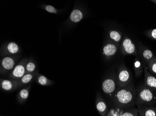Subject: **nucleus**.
<instances>
[{
  "label": "nucleus",
  "instance_id": "f257e3e1",
  "mask_svg": "<svg viewBox=\"0 0 156 116\" xmlns=\"http://www.w3.org/2000/svg\"><path fill=\"white\" fill-rule=\"evenodd\" d=\"M137 94V88L133 84L126 86H118L112 95V100L114 104L119 108H130L136 104Z\"/></svg>",
  "mask_w": 156,
  "mask_h": 116
},
{
  "label": "nucleus",
  "instance_id": "f03ea898",
  "mask_svg": "<svg viewBox=\"0 0 156 116\" xmlns=\"http://www.w3.org/2000/svg\"><path fill=\"white\" fill-rule=\"evenodd\" d=\"M136 105L144 104L147 106H152L156 103V91L145 85L137 88Z\"/></svg>",
  "mask_w": 156,
  "mask_h": 116
},
{
  "label": "nucleus",
  "instance_id": "7ed1b4c3",
  "mask_svg": "<svg viewBox=\"0 0 156 116\" xmlns=\"http://www.w3.org/2000/svg\"><path fill=\"white\" fill-rule=\"evenodd\" d=\"M120 51L123 55H133L138 56L136 47L132 40L127 37L124 36L122 39L120 47Z\"/></svg>",
  "mask_w": 156,
  "mask_h": 116
},
{
  "label": "nucleus",
  "instance_id": "20e7f679",
  "mask_svg": "<svg viewBox=\"0 0 156 116\" xmlns=\"http://www.w3.org/2000/svg\"><path fill=\"white\" fill-rule=\"evenodd\" d=\"M116 78L117 85L119 87L126 86L130 84L131 75L130 72L124 65H121L118 68Z\"/></svg>",
  "mask_w": 156,
  "mask_h": 116
},
{
  "label": "nucleus",
  "instance_id": "39448f33",
  "mask_svg": "<svg viewBox=\"0 0 156 116\" xmlns=\"http://www.w3.org/2000/svg\"><path fill=\"white\" fill-rule=\"evenodd\" d=\"M117 87V78H109L102 82V89L103 92L110 96H112Z\"/></svg>",
  "mask_w": 156,
  "mask_h": 116
},
{
  "label": "nucleus",
  "instance_id": "423d86ee",
  "mask_svg": "<svg viewBox=\"0 0 156 116\" xmlns=\"http://www.w3.org/2000/svg\"><path fill=\"white\" fill-rule=\"evenodd\" d=\"M143 66L144 72V84L148 88L152 89L156 91V77L151 74L148 70L147 65L144 61H141Z\"/></svg>",
  "mask_w": 156,
  "mask_h": 116
},
{
  "label": "nucleus",
  "instance_id": "0eeeda50",
  "mask_svg": "<svg viewBox=\"0 0 156 116\" xmlns=\"http://www.w3.org/2000/svg\"><path fill=\"white\" fill-rule=\"evenodd\" d=\"M26 65L24 63H21L15 66L9 75V77L17 81L21 79L26 74Z\"/></svg>",
  "mask_w": 156,
  "mask_h": 116
},
{
  "label": "nucleus",
  "instance_id": "6e6552de",
  "mask_svg": "<svg viewBox=\"0 0 156 116\" xmlns=\"http://www.w3.org/2000/svg\"><path fill=\"white\" fill-rule=\"evenodd\" d=\"M118 50V44L109 42L106 44L102 49L103 55L108 59H110L115 55Z\"/></svg>",
  "mask_w": 156,
  "mask_h": 116
},
{
  "label": "nucleus",
  "instance_id": "1a4fd4ad",
  "mask_svg": "<svg viewBox=\"0 0 156 116\" xmlns=\"http://www.w3.org/2000/svg\"><path fill=\"white\" fill-rule=\"evenodd\" d=\"M139 53L142 61H144L147 65L155 57L153 52L150 49L142 45L139 46Z\"/></svg>",
  "mask_w": 156,
  "mask_h": 116
},
{
  "label": "nucleus",
  "instance_id": "9d476101",
  "mask_svg": "<svg viewBox=\"0 0 156 116\" xmlns=\"http://www.w3.org/2000/svg\"><path fill=\"white\" fill-rule=\"evenodd\" d=\"M139 115L143 116H156V107L144 104H137Z\"/></svg>",
  "mask_w": 156,
  "mask_h": 116
},
{
  "label": "nucleus",
  "instance_id": "9b49d317",
  "mask_svg": "<svg viewBox=\"0 0 156 116\" xmlns=\"http://www.w3.org/2000/svg\"><path fill=\"white\" fill-rule=\"evenodd\" d=\"M96 108L98 113L101 116H106L108 112V108L102 97L98 95L96 100Z\"/></svg>",
  "mask_w": 156,
  "mask_h": 116
},
{
  "label": "nucleus",
  "instance_id": "f8f14e48",
  "mask_svg": "<svg viewBox=\"0 0 156 116\" xmlns=\"http://www.w3.org/2000/svg\"><path fill=\"white\" fill-rule=\"evenodd\" d=\"M18 82L16 80L2 79L1 82V88L5 91H11L16 88L18 84Z\"/></svg>",
  "mask_w": 156,
  "mask_h": 116
},
{
  "label": "nucleus",
  "instance_id": "ddd939ff",
  "mask_svg": "<svg viewBox=\"0 0 156 116\" xmlns=\"http://www.w3.org/2000/svg\"><path fill=\"white\" fill-rule=\"evenodd\" d=\"M15 61L13 58L10 57H6L1 61L2 70L5 71H10L15 67Z\"/></svg>",
  "mask_w": 156,
  "mask_h": 116
},
{
  "label": "nucleus",
  "instance_id": "4468645a",
  "mask_svg": "<svg viewBox=\"0 0 156 116\" xmlns=\"http://www.w3.org/2000/svg\"><path fill=\"white\" fill-rule=\"evenodd\" d=\"M134 72L136 77H140L144 72L143 66L142 61H140L138 57H136L133 63Z\"/></svg>",
  "mask_w": 156,
  "mask_h": 116
},
{
  "label": "nucleus",
  "instance_id": "2eb2a0df",
  "mask_svg": "<svg viewBox=\"0 0 156 116\" xmlns=\"http://www.w3.org/2000/svg\"><path fill=\"white\" fill-rule=\"evenodd\" d=\"M108 36L113 42L119 45L122 40V35L119 31L112 30L109 31Z\"/></svg>",
  "mask_w": 156,
  "mask_h": 116
},
{
  "label": "nucleus",
  "instance_id": "dca6fc26",
  "mask_svg": "<svg viewBox=\"0 0 156 116\" xmlns=\"http://www.w3.org/2000/svg\"><path fill=\"white\" fill-rule=\"evenodd\" d=\"M83 18V13L82 11L78 9H74L70 15V20L74 23L80 22L82 20Z\"/></svg>",
  "mask_w": 156,
  "mask_h": 116
},
{
  "label": "nucleus",
  "instance_id": "f3484780",
  "mask_svg": "<svg viewBox=\"0 0 156 116\" xmlns=\"http://www.w3.org/2000/svg\"><path fill=\"white\" fill-rule=\"evenodd\" d=\"M34 76H35V74L34 73L25 74L21 79H19V83H18L19 85L21 86L23 85L29 83L32 81Z\"/></svg>",
  "mask_w": 156,
  "mask_h": 116
},
{
  "label": "nucleus",
  "instance_id": "a211bd4d",
  "mask_svg": "<svg viewBox=\"0 0 156 116\" xmlns=\"http://www.w3.org/2000/svg\"><path fill=\"white\" fill-rule=\"evenodd\" d=\"M124 109L120 116H139L138 109L136 108L130 107V109L126 110Z\"/></svg>",
  "mask_w": 156,
  "mask_h": 116
},
{
  "label": "nucleus",
  "instance_id": "6ab92c4d",
  "mask_svg": "<svg viewBox=\"0 0 156 116\" xmlns=\"http://www.w3.org/2000/svg\"><path fill=\"white\" fill-rule=\"evenodd\" d=\"M29 96V88H24L21 90L18 94V97L21 102L26 101Z\"/></svg>",
  "mask_w": 156,
  "mask_h": 116
},
{
  "label": "nucleus",
  "instance_id": "aec40b11",
  "mask_svg": "<svg viewBox=\"0 0 156 116\" xmlns=\"http://www.w3.org/2000/svg\"><path fill=\"white\" fill-rule=\"evenodd\" d=\"M37 83L41 85H51L52 82L50 81L46 77L42 75H39L37 79Z\"/></svg>",
  "mask_w": 156,
  "mask_h": 116
},
{
  "label": "nucleus",
  "instance_id": "412c9836",
  "mask_svg": "<svg viewBox=\"0 0 156 116\" xmlns=\"http://www.w3.org/2000/svg\"><path fill=\"white\" fill-rule=\"evenodd\" d=\"M7 50L11 54H16L19 51V47L17 44L14 42L9 43L7 46Z\"/></svg>",
  "mask_w": 156,
  "mask_h": 116
},
{
  "label": "nucleus",
  "instance_id": "4be33fe9",
  "mask_svg": "<svg viewBox=\"0 0 156 116\" xmlns=\"http://www.w3.org/2000/svg\"><path fill=\"white\" fill-rule=\"evenodd\" d=\"M148 70L151 74L156 75V57L150 62L147 65Z\"/></svg>",
  "mask_w": 156,
  "mask_h": 116
},
{
  "label": "nucleus",
  "instance_id": "5701e85b",
  "mask_svg": "<svg viewBox=\"0 0 156 116\" xmlns=\"http://www.w3.org/2000/svg\"><path fill=\"white\" fill-rule=\"evenodd\" d=\"M124 109L118 107L117 108H112L108 111L106 116H120Z\"/></svg>",
  "mask_w": 156,
  "mask_h": 116
},
{
  "label": "nucleus",
  "instance_id": "b1692460",
  "mask_svg": "<svg viewBox=\"0 0 156 116\" xmlns=\"http://www.w3.org/2000/svg\"><path fill=\"white\" fill-rule=\"evenodd\" d=\"M26 74H32L35 71V69L36 68V65L32 62H29L26 64Z\"/></svg>",
  "mask_w": 156,
  "mask_h": 116
},
{
  "label": "nucleus",
  "instance_id": "393cba45",
  "mask_svg": "<svg viewBox=\"0 0 156 116\" xmlns=\"http://www.w3.org/2000/svg\"><path fill=\"white\" fill-rule=\"evenodd\" d=\"M146 35L153 40H156V28L148 30L146 32Z\"/></svg>",
  "mask_w": 156,
  "mask_h": 116
},
{
  "label": "nucleus",
  "instance_id": "a878e982",
  "mask_svg": "<svg viewBox=\"0 0 156 116\" xmlns=\"http://www.w3.org/2000/svg\"><path fill=\"white\" fill-rule=\"evenodd\" d=\"M45 9L47 12L50 13H53V14H56L57 11L54 8L53 6L51 5H47L45 7Z\"/></svg>",
  "mask_w": 156,
  "mask_h": 116
},
{
  "label": "nucleus",
  "instance_id": "bb28decb",
  "mask_svg": "<svg viewBox=\"0 0 156 116\" xmlns=\"http://www.w3.org/2000/svg\"><path fill=\"white\" fill-rule=\"evenodd\" d=\"M139 116H141V115H139Z\"/></svg>",
  "mask_w": 156,
  "mask_h": 116
},
{
  "label": "nucleus",
  "instance_id": "cd10ccee",
  "mask_svg": "<svg viewBox=\"0 0 156 116\" xmlns=\"http://www.w3.org/2000/svg\"></svg>",
  "mask_w": 156,
  "mask_h": 116
}]
</instances>
